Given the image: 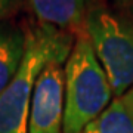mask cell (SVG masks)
Masks as SVG:
<instances>
[{
  "instance_id": "6da1fadb",
  "label": "cell",
  "mask_w": 133,
  "mask_h": 133,
  "mask_svg": "<svg viewBox=\"0 0 133 133\" xmlns=\"http://www.w3.org/2000/svg\"><path fill=\"white\" fill-rule=\"evenodd\" d=\"M18 72L0 93V133H28V112L37 77L50 62H66L74 46L71 31L38 24L27 31Z\"/></svg>"
},
{
  "instance_id": "7a4b0ae2",
  "label": "cell",
  "mask_w": 133,
  "mask_h": 133,
  "mask_svg": "<svg viewBox=\"0 0 133 133\" xmlns=\"http://www.w3.org/2000/svg\"><path fill=\"white\" fill-rule=\"evenodd\" d=\"M64 74L62 133H81L112 101L108 77L84 33L74 42Z\"/></svg>"
},
{
  "instance_id": "3957f363",
  "label": "cell",
  "mask_w": 133,
  "mask_h": 133,
  "mask_svg": "<svg viewBox=\"0 0 133 133\" xmlns=\"http://www.w3.org/2000/svg\"><path fill=\"white\" fill-rule=\"evenodd\" d=\"M83 33L108 77L114 98H121L133 86V24L105 8H92Z\"/></svg>"
},
{
  "instance_id": "277c9868",
  "label": "cell",
  "mask_w": 133,
  "mask_h": 133,
  "mask_svg": "<svg viewBox=\"0 0 133 133\" xmlns=\"http://www.w3.org/2000/svg\"><path fill=\"white\" fill-rule=\"evenodd\" d=\"M62 62H50L37 77L28 112V133H62L64 123Z\"/></svg>"
},
{
  "instance_id": "5b68a950",
  "label": "cell",
  "mask_w": 133,
  "mask_h": 133,
  "mask_svg": "<svg viewBox=\"0 0 133 133\" xmlns=\"http://www.w3.org/2000/svg\"><path fill=\"white\" fill-rule=\"evenodd\" d=\"M28 5L40 24L65 31L83 30L86 15L90 10V0H28Z\"/></svg>"
},
{
  "instance_id": "8992f818",
  "label": "cell",
  "mask_w": 133,
  "mask_h": 133,
  "mask_svg": "<svg viewBox=\"0 0 133 133\" xmlns=\"http://www.w3.org/2000/svg\"><path fill=\"white\" fill-rule=\"evenodd\" d=\"M27 33L10 21L0 22V93L18 72L25 55Z\"/></svg>"
},
{
  "instance_id": "52a82bcc",
  "label": "cell",
  "mask_w": 133,
  "mask_h": 133,
  "mask_svg": "<svg viewBox=\"0 0 133 133\" xmlns=\"http://www.w3.org/2000/svg\"><path fill=\"white\" fill-rule=\"evenodd\" d=\"M81 133H133V121L126 112L120 98H114Z\"/></svg>"
},
{
  "instance_id": "ba28073f",
  "label": "cell",
  "mask_w": 133,
  "mask_h": 133,
  "mask_svg": "<svg viewBox=\"0 0 133 133\" xmlns=\"http://www.w3.org/2000/svg\"><path fill=\"white\" fill-rule=\"evenodd\" d=\"M24 0H0V22H5L21 8Z\"/></svg>"
},
{
  "instance_id": "9c48e42d",
  "label": "cell",
  "mask_w": 133,
  "mask_h": 133,
  "mask_svg": "<svg viewBox=\"0 0 133 133\" xmlns=\"http://www.w3.org/2000/svg\"><path fill=\"white\" fill-rule=\"evenodd\" d=\"M120 101H121V104H123L126 112L129 114V117H130L132 121H133V86L120 98Z\"/></svg>"
},
{
  "instance_id": "30bf717a",
  "label": "cell",
  "mask_w": 133,
  "mask_h": 133,
  "mask_svg": "<svg viewBox=\"0 0 133 133\" xmlns=\"http://www.w3.org/2000/svg\"><path fill=\"white\" fill-rule=\"evenodd\" d=\"M126 5H133V0H123Z\"/></svg>"
}]
</instances>
